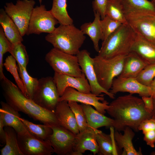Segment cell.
<instances>
[{
    "label": "cell",
    "instance_id": "cell-8",
    "mask_svg": "<svg viewBox=\"0 0 155 155\" xmlns=\"http://www.w3.org/2000/svg\"><path fill=\"white\" fill-rule=\"evenodd\" d=\"M35 3L34 0H18L15 5L7 3L4 6L5 12L16 24L22 37L26 34Z\"/></svg>",
    "mask_w": 155,
    "mask_h": 155
},
{
    "label": "cell",
    "instance_id": "cell-21",
    "mask_svg": "<svg viewBox=\"0 0 155 155\" xmlns=\"http://www.w3.org/2000/svg\"><path fill=\"white\" fill-rule=\"evenodd\" d=\"M131 51L137 53L148 64L155 63V42L136 33Z\"/></svg>",
    "mask_w": 155,
    "mask_h": 155
},
{
    "label": "cell",
    "instance_id": "cell-27",
    "mask_svg": "<svg viewBox=\"0 0 155 155\" xmlns=\"http://www.w3.org/2000/svg\"><path fill=\"white\" fill-rule=\"evenodd\" d=\"M5 144L0 150L1 155H24L19 148L17 139V133L10 127H5Z\"/></svg>",
    "mask_w": 155,
    "mask_h": 155
},
{
    "label": "cell",
    "instance_id": "cell-26",
    "mask_svg": "<svg viewBox=\"0 0 155 155\" xmlns=\"http://www.w3.org/2000/svg\"><path fill=\"white\" fill-rule=\"evenodd\" d=\"M126 15L138 13L155 14V2L148 0H121Z\"/></svg>",
    "mask_w": 155,
    "mask_h": 155
},
{
    "label": "cell",
    "instance_id": "cell-31",
    "mask_svg": "<svg viewBox=\"0 0 155 155\" xmlns=\"http://www.w3.org/2000/svg\"><path fill=\"white\" fill-rule=\"evenodd\" d=\"M20 119L25 125L30 132L40 139L47 140L53 132L52 128L49 125L44 124H35L21 117H20Z\"/></svg>",
    "mask_w": 155,
    "mask_h": 155
},
{
    "label": "cell",
    "instance_id": "cell-33",
    "mask_svg": "<svg viewBox=\"0 0 155 155\" xmlns=\"http://www.w3.org/2000/svg\"><path fill=\"white\" fill-rule=\"evenodd\" d=\"M16 60L11 55L8 56L3 63V66L6 70L9 72L13 77L17 85L26 96V91L20 76L18 69V66L16 64Z\"/></svg>",
    "mask_w": 155,
    "mask_h": 155
},
{
    "label": "cell",
    "instance_id": "cell-13",
    "mask_svg": "<svg viewBox=\"0 0 155 155\" xmlns=\"http://www.w3.org/2000/svg\"><path fill=\"white\" fill-rule=\"evenodd\" d=\"M125 17L128 24L136 33L155 42V14L133 13Z\"/></svg>",
    "mask_w": 155,
    "mask_h": 155
},
{
    "label": "cell",
    "instance_id": "cell-17",
    "mask_svg": "<svg viewBox=\"0 0 155 155\" xmlns=\"http://www.w3.org/2000/svg\"><path fill=\"white\" fill-rule=\"evenodd\" d=\"M95 129L89 127L76 135L74 149L71 155H82L87 150L90 151L94 155L99 153Z\"/></svg>",
    "mask_w": 155,
    "mask_h": 155
},
{
    "label": "cell",
    "instance_id": "cell-11",
    "mask_svg": "<svg viewBox=\"0 0 155 155\" xmlns=\"http://www.w3.org/2000/svg\"><path fill=\"white\" fill-rule=\"evenodd\" d=\"M17 139L24 155H50L54 152L48 140L38 138L29 131L23 134H17Z\"/></svg>",
    "mask_w": 155,
    "mask_h": 155
},
{
    "label": "cell",
    "instance_id": "cell-48",
    "mask_svg": "<svg viewBox=\"0 0 155 155\" xmlns=\"http://www.w3.org/2000/svg\"></svg>",
    "mask_w": 155,
    "mask_h": 155
},
{
    "label": "cell",
    "instance_id": "cell-10",
    "mask_svg": "<svg viewBox=\"0 0 155 155\" xmlns=\"http://www.w3.org/2000/svg\"><path fill=\"white\" fill-rule=\"evenodd\" d=\"M50 127L53 132L47 140L54 152L58 155H71L74 149L76 135L59 125Z\"/></svg>",
    "mask_w": 155,
    "mask_h": 155
},
{
    "label": "cell",
    "instance_id": "cell-6",
    "mask_svg": "<svg viewBox=\"0 0 155 155\" xmlns=\"http://www.w3.org/2000/svg\"><path fill=\"white\" fill-rule=\"evenodd\" d=\"M45 59L55 72L75 77H81L84 74L76 55L53 47L46 54Z\"/></svg>",
    "mask_w": 155,
    "mask_h": 155
},
{
    "label": "cell",
    "instance_id": "cell-47",
    "mask_svg": "<svg viewBox=\"0 0 155 155\" xmlns=\"http://www.w3.org/2000/svg\"><path fill=\"white\" fill-rule=\"evenodd\" d=\"M154 1L155 2V0H152Z\"/></svg>",
    "mask_w": 155,
    "mask_h": 155
},
{
    "label": "cell",
    "instance_id": "cell-38",
    "mask_svg": "<svg viewBox=\"0 0 155 155\" xmlns=\"http://www.w3.org/2000/svg\"><path fill=\"white\" fill-rule=\"evenodd\" d=\"M12 44L6 36L3 30L0 27V53L4 55L6 53L11 51Z\"/></svg>",
    "mask_w": 155,
    "mask_h": 155
},
{
    "label": "cell",
    "instance_id": "cell-14",
    "mask_svg": "<svg viewBox=\"0 0 155 155\" xmlns=\"http://www.w3.org/2000/svg\"><path fill=\"white\" fill-rule=\"evenodd\" d=\"M82 73L88 80L92 93L100 95L104 93L110 98L114 99L115 95L103 88L99 84L94 68L93 58L86 49L80 51L76 55Z\"/></svg>",
    "mask_w": 155,
    "mask_h": 155
},
{
    "label": "cell",
    "instance_id": "cell-39",
    "mask_svg": "<svg viewBox=\"0 0 155 155\" xmlns=\"http://www.w3.org/2000/svg\"><path fill=\"white\" fill-rule=\"evenodd\" d=\"M108 0H94L92 3L93 11L98 12L101 19L106 16V11Z\"/></svg>",
    "mask_w": 155,
    "mask_h": 155
},
{
    "label": "cell",
    "instance_id": "cell-1",
    "mask_svg": "<svg viewBox=\"0 0 155 155\" xmlns=\"http://www.w3.org/2000/svg\"><path fill=\"white\" fill-rule=\"evenodd\" d=\"M109 105L106 112L113 118L112 127L119 132L126 127L137 131L142 121L152 117L146 110L142 98L131 94L118 97Z\"/></svg>",
    "mask_w": 155,
    "mask_h": 155
},
{
    "label": "cell",
    "instance_id": "cell-37",
    "mask_svg": "<svg viewBox=\"0 0 155 155\" xmlns=\"http://www.w3.org/2000/svg\"><path fill=\"white\" fill-rule=\"evenodd\" d=\"M155 78V63L148 65L136 78L142 84L149 86Z\"/></svg>",
    "mask_w": 155,
    "mask_h": 155
},
{
    "label": "cell",
    "instance_id": "cell-34",
    "mask_svg": "<svg viewBox=\"0 0 155 155\" xmlns=\"http://www.w3.org/2000/svg\"><path fill=\"white\" fill-rule=\"evenodd\" d=\"M68 102L75 115L80 132H82L89 128L81 104H80L75 101H69Z\"/></svg>",
    "mask_w": 155,
    "mask_h": 155
},
{
    "label": "cell",
    "instance_id": "cell-40",
    "mask_svg": "<svg viewBox=\"0 0 155 155\" xmlns=\"http://www.w3.org/2000/svg\"><path fill=\"white\" fill-rule=\"evenodd\" d=\"M138 130L142 131L143 133L150 130H155V119L151 118L142 121L138 127Z\"/></svg>",
    "mask_w": 155,
    "mask_h": 155
},
{
    "label": "cell",
    "instance_id": "cell-42",
    "mask_svg": "<svg viewBox=\"0 0 155 155\" xmlns=\"http://www.w3.org/2000/svg\"><path fill=\"white\" fill-rule=\"evenodd\" d=\"M144 108L148 112L152 114L154 109L153 98L152 96H144L142 97Z\"/></svg>",
    "mask_w": 155,
    "mask_h": 155
},
{
    "label": "cell",
    "instance_id": "cell-24",
    "mask_svg": "<svg viewBox=\"0 0 155 155\" xmlns=\"http://www.w3.org/2000/svg\"><path fill=\"white\" fill-rule=\"evenodd\" d=\"M123 131V134L117 131L113 134L114 139L118 147L120 149L123 148L124 154L127 155H142L141 149L137 151L133 146L132 140L135 134L132 129L126 127Z\"/></svg>",
    "mask_w": 155,
    "mask_h": 155
},
{
    "label": "cell",
    "instance_id": "cell-7",
    "mask_svg": "<svg viewBox=\"0 0 155 155\" xmlns=\"http://www.w3.org/2000/svg\"><path fill=\"white\" fill-rule=\"evenodd\" d=\"M38 81L32 100L41 107L55 112L60 96L53 77H43Z\"/></svg>",
    "mask_w": 155,
    "mask_h": 155
},
{
    "label": "cell",
    "instance_id": "cell-36",
    "mask_svg": "<svg viewBox=\"0 0 155 155\" xmlns=\"http://www.w3.org/2000/svg\"><path fill=\"white\" fill-rule=\"evenodd\" d=\"M102 32V42L105 41L122 24L107 15L100 21Z\"/></svg>",
    "mask_w": 155,
    "mask_h": 155
},
{
    "label": "cell",
    "instance_id": "cell-35",
    "mask_svg": "<svg viewBox=\"0 0 155 155\" xmlns=\"http://www.w3.org/2000/svg\"><path fill=\"white\" fill-rule=\"evenodd\" d=\"M9 53L16 59L18 64L26 68L29 61V57L26 47L22 42L12 44Z\"/></svg>",
    "mask_w": 155,
    "mask_h": 155
},
{
    "label": "cell",
    "instance_id": "cell-45",
    "mask_svg": "<svg viewBox=\"0 0 155 155\" xmlns=\"http://www.w3.org/2000/svg\"><path fill=\"white\" fill-rule=\"evenodd\" d=\"M153 98L154 109L152 113V118L155 119V97Z\"/></svg>",
    "mask_w": 155,
    "mask_h": 155
},
{
    "label": "cell",
    "instance_id": "cell-32",
    "mask_svg": "<svg viewBox=\"0 0 155 155\" xmlns=\"http://www.w3.org/2000/svg\"><path fill=\"white\" fill-rule=\"evenodd\" d=\"M18 64L19 74L26 90V96L32 99L33 94L38 85V80L31 76L28 74L26 68Z\"/></svg>",
    "mask_w": 155,
    "mask_h": 155
},
{
    "label": "cell",
    "instance_id": "cell-28",
    "mask_svg": "<svg viewBox=\"0 0 155 155\" xmlns=\"http://www.w3.org/2000/svg\"><path fill=\"white\" fill-rule=\"evenodd\" d=\"M67 0H53L51 13L60 24H73V20L69 16L67 9Z\"/></svg>",
    "mask_w": 155,
    "mask_h": 155
},
{
    "label": "cell",
    "instance_id": "cell-23",
    "mask_svg": "<svg viewBox=\"0 0 155 155\" xmlns=\"http://www.w3.org/2000/svg\"><path fill=\"white\" fill-rule=\"evenodd\" d=\"M0 24L6 36L13 45L22 42L23 37L18 27L3 9L0 10Z\"/></svg>",
    "mask_w": 155,
    "mask_h": 155
},
{
    "label": "cell",
    "instance_id": "cell-15",
    "mask_svg": "<svg viewBox=\"0 0 155 155\" xmlns=\"http://www.w3.org/2000/svg\"><path fill=\"white\" fill-rule=\"evenodd\" d=\"M109 91L115 95L119 92H127L138 94L141 97L152 95L149 86L142 84L134 78L117 77L114 80Z\"/></svg>",
    "mask_w": 155,
    "mask_h": 155
},
{
    "label": "cell",
    "instance_id": "cell-2",
    "mask_svg": "<svg viewBox=\"0 0 155 155\" xmlns=\"http://www.w3.org/2000/svg\"><path fill=\"white\" fill-rule=\"evenodd\" d=\"M0 81L6 102L14 109L44 124L50 126L59 125L55 112L41 107L25 96L17 85L6 77Z\"/></svg>",
    "mask_w": 155,
    "mask_h": 155
},
{
    "label": "cell",
    "instance_id": "cell-19",
    "mask_svg": "<svg viewBox=\"0 0 155 155\" xmlns=\"http://www.w3.org/2000/svg\"><path fill=\"white\" fill-rule=\"evenodd\" d=\"M0 118L4 127H10L13 128L18 134L24 133L29 131L27 128L20 119V117L19 112L6 102H1Z\"/></svg>",
    "mask_w": 155,
    "mask_h": 155
},
{
    "label": "cell",
    "instance_id": "cell-43",
    "mask_svg": "<svg viewBox=\"0 0 155 155\" xmlns=\"http://www.w3.org/2000/svg\"><path fill=\"white\" fill-rule=\"evenodd\" d=\"M4 125L2 119L0 118V142L4 145L5 144V133Z\"/></svg>",
    "mask_w": 155,
    "mask_h": 155
},
{
    "label": "cell",
    "instance_id": "cell-46",
    "mask_svg": "<svg viewBox=\"0 0 155 155\" xmlns=\"http://www.w3.org/2000/svg\"><path fill=\"white\" fill-rule=\"evenodd\" d=\"M38 0L39 1V2L40 5H41V3H42V0Z\"/></svg>",
    "mask_w": 155,
    "mask_h": 155
},
{
    "label": "cell",
    "instance_id": "cell-29",
    "mask_svg": "<svg viewBox=\"0 0 155 155\" xmlns=\"http://www.w3.org/2000/svg\"><path fill=\"white\" fill-rule=\"evenodd\" d=\"M95 135L99 147V153L103 155L114 154L116 147L111 136L98 129H95Z\"/></svg>",
    "mask_w": 155,
    "mask_h": 155
},
{
    "label": "cell",
    "instance_id": "cell-12",
    "mask_svg": "<svg viewBox=\"0 0 155 155\" xmlns=\"http://www.w3.org/2000/svg\"><path fill=\"white\" fill-rule=\"evenodd\" d=\"M103 95H97L92 93L80 92L71 87H68L63 94L60 97L59 101H73L90 105L101 113L104 115L109 107L108 103L104 100Z\"/></svg>",
    "mask_w": 155,
    "mask_h": 155
},
{
    "label": "cell",
    "instance_id": "cell-30",
    "mask_svg": "<svg viewBox=\"0 0 155 155\" xmlns=\"http://www.w3.org/2000/svg\"><path fill=\"white\" fill-rule=\"evenodd\" d=\"M106 15L123 24H127L121 0H108Z\"/></svg>",
    "mask_w": 155,
    "mask_h": 155
},
{
    "label": "cell",
    "instance_id": "cell-25",
    "mask_svg": "<svg viewBox=\"0 0 155 155\" xmlns=\"http://www.w3.org/2000/svg\"><path fill=\"white\" fill-rule=\"evenodd\" d=\"M94 18L92 22H86L81 26L80 29L84 34L88 35L92 41L94 48L97 52L99 51V42L102 38L100 15L98 12H94Z\"/></svg>",
    "mask_w": 155,
    "mask_h": 155
},
{
    "label": "cell",
    "instance_id": "cell-9",
    "mask_svg": "<svg viewBox=\"0 0 155 155\" xmlns=\"http://www.w3.org/2000/svg\"><path fill=\"white\" fill-rule=\"evenodd\" d=\"M58 22L44 5L36 6L33 10L26 34H40L53 32Z\"/></svg>",
    "mask_w": 155,
    "mask_h": 155
},
{
    "label": "cell",
    "instance_id": "cell-3",
    "mask_svg": "<svg viewBox=\"0 0 155 155\" xmlns=\"http://www.w3.org/2000/svg\"><path fill=\"white\" fill-rule=\"evenodd\" d=\"M86 38L80 29L73 24H60L45 37L46 40L53 47L65 53L76 55Z\"/></svg>",
    "mask_w": 155,
    "mask_h": 155
},
{
    "label": "cell",
    "instance_id": "cell-4",
    "mask_svg": "<svg viewBox=\"0 0 155 155\" xmlns=\"http://www.w3.org/2000/svg\"><path fill=\"white\" fill-rule=\"evenodd\" d=\"M136 33L127 24H122L103 41L98 55L104 58L126 55L131 52Z\"/></svg>",
    "mask_w": 155,
    "mask_h": 155
},
{
    "label": "cell",
    "instance_id": "cell-44",
    "mask_svg": "<svg viewBox=\"0 0 155 155\" xmlns=\"http://www.w3.org/2000/svg\"><path fill=\"white\" fill-rule=\"evenodd\" d=\"M152 93V95L153 98L155 97V78L149 86Z\"/></svg>",
    "mask_w": 155,
    "mask_h": 155
},
{
    "label": "cell",
    "instance_id": "cell-5",
    "mask_svg": "<svg viewBox=\"0 0 155 155\" xmlns=\"http://www.w3.org/2000/svg\"><path fill=\"white\" fill-rule=\"evenodd\" d=\"M126 55L109 58H104L97 55L93 58L94 68L98 82L106 90L109 91L114 80L121 74Z\"/></svg>",
    "mask_w": 155,
    "mask_h": 155
},
{
    "label": "cell",
    "instance_id": "cell-16",
    "mask_svg": "<svg viewBox=\"0 0 155 155\" xmlns=\"http://www.w3.org/2000/svg\"><path fill=\"white\" fill-rule=\"evenodd\" d=\"M53 78L60 97L68 87L82 93H91L90 86L84 74L81 77H75L55 72Z\"/></svg>",
    "mask_w": 155,
    "mask_h": 155
},
{
    "label": "cell",
    "instance_id": "cell-18",
    "mask_svg": "<svg viewBox=\"0 0 155 155\" xmlns=\"http://www.w3.org/2000/svg\"><path fill=\"white\" fill-rule=\"evenodd\" d=\"M55 113L60 126L75 135L80 132L75 115L67 101H59L56 106Z\"/></svg>",
    "mask_w": 155,
    "mask_h": 155
},
{
    "label": "cell",
    "instance_id": "cell-20",
    "mask_svg": "<svg viewBox=\"0 0 155 155\" xmlns=\"http://www.w3.org/2000/svg\"><path fill=\"white\" fill-rule=\"evenodd\" d=\"M148 65L137 53L131 51L125 56L122 72L118 77L136 78Z\"/></svg>",
    "mask_w": 155,
    "mask_h": 155
},
{
    "label": "cell",
    "instance_id": "cell-22",
    "mask_svg": "<svg viewBox=\"0 0 155 155\" xmlns=\"http://www.w3.org/2000/svg\"><path fill=\"white\" fill-rule=\"evenodd\" d=\"M81 104L89 127L97 129L102 127H112L114 121L113 119L105 116L90 105L82 103Z\"/></svg>",
    "mask_w": 155,
    "mask_h": 155
},
{
    "label": "cell",
    "instance_id": "cell-41",
    "mask_svg": "<svg viewBox=\"0 0 155 155\" xmlns=\"http://www.w3.org/2000/svg\"><path fill=\"white\" fill-rule=\"evenodd\" d=\"M143 134L144 135V140L147 144L151 148H154L155 144V130H149Z\"/></svg>",
    "mask_w": 155,
    "mask_h": 155
}]
</instances>
